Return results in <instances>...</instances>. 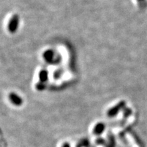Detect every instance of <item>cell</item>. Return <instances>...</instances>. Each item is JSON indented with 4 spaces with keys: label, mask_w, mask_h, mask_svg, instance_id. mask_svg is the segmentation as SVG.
<instances>
[{
    "label": "cell",
    "mask_w": 147,
    "mask_h": 147,
    "mask_svg": "<svg viewBox=\"0 0 147 147\" xmlns=\"http://www.w3.org/2000/svg\"><path fill=\"white\" fill-rule=\"evenodd\" d=\"M126 102L125 101H121L118 104H116L113 107L110 108L107 112V115L109 117H114L116 115H118V113L121 111V110H123L125 107Z\"/></svg>",
    "instance_id": "cell-1"
},
{
    "label": "cell",
    "mask_w": 147,
    "mask_h": 147,
    "mask_svg": "<svg viewBox=\"0 0 147 147\" xmlns=\"http://www.w3.org/2000/svg\"><path fill=\"white\" fill-rule=\"evenodd\" d=\"M18 25H19V16L18 14H14L9 21L8 25V31L13 34L17 30Z\"/></svg>",
    "instance_id": "cell-2"
},
{
    "label": "cell",
    "mask_w": 147,
    "mask_h": 147,
    "mask_svg": "<svg viewBox=\"0 0 147 147\" xmlns=\"http://www.w3.org/2000/svg\"><path fill=\"white\" fill-rule=\"evenodd\" d=\"M9 100L14 106H20L23 104V99L15 93H10L9 94Z\"/></svg>",
    "instance_id": "cell-3"
},
{
    "label": "cell",
    "mask_w": 147,
    "mask_h": 147,
    "mask_svg": "<svg viewBox=\"0 0 147 147\" xmlns=\"http://www.w3.org/2000/svg\"><path fill=\"white\" fill-rule=\"evenodd\" d=\"M106 129V125L104 123H98L93 128V134L95 135H101Z\"/></svg>",
    "instance_id": "cell-4"
},
{
    "label": "cell",
    "mask_w": 147,
    "mask_h": 147,
    "mask_svg": "<svg viewBox=\"0 0 147 147\" xmlns=\"http://www.w3.org/2000/svg\"><path fill=\"white\" fill-rule=\"evenodd\" d=\"M43 57L45 59L46 61L47 62L53 61H55L54 58L55 59V53L52 50H47L43 53Z\"/></svg>",
    "instance_id": "cell-5"
},
{
    "label": "cell",
    "mask_w": 147,
    "mask_h": 147,
    "mask_svg": "<svg viewBox=\"0 0 147 147\" xmlns=\"http://www.w3.org/2000/svg\"><path fill=\"white\" fill-rule=\"evenodd\" d=\"M49 78V73L47 69H42L39 73V80L40 82H45L47 81Z\"/></svg>",
    "instance_id": "cell-6"
},
{
    "label": "cell",
    "mask_w": 147,
    "mask_h": 147,
    "mask_svg": "<svg viewBox=\"0 0 147 147\" xmlns=\"http://www.w3.org/2000/svg\"><path fill=\"white\" fill-rule=\"evenodd\" d=\"M62 73H63V69H56V70L54 71V74H53V77H54V78L57 79L59 78V77H61Z\"/></svg>",
    "instance_id": "cell-7"
},
{
    "label": "cell",
    "mask_w": 147,
    "mask_h": 147,
    "mask_svg": "<svg viewBox=\"0 0 147 147\" xmlns=\"http://www.w3.org/2000/svg\"><path fill=\"white\" fill-rule=\"evenodd\" d=\"M36 89L39 91H42V90L45 89L46 87V84L45 82H38L37 84L36 85Z\"/></svg>",
    "instance_id": "cell-8"
},
{
    "label": "cell",
    "mask_w": 147,
    "mask_h": 147,
    "mask_svg": "<svg viewBox=\"0 0 147 147\" xmlns=\"http://www.w3.org/2000/svg\"><path fill=\"white\" fill-rule=\"evenodd\" d=\"M131 114V110L130 108H125L123 109V116L124 117H128Z\"/></svg>",
    "instance_id": "cell-9"
},
{
    "label": "cell",
    "mask_w": 147,
    "mask_h": 147,
    "mask_svg": "<svg viewBox=\"0 0 147 147\" xmlns=\"http://www.w3.org/2000/svg\"><path fill=\"white\" fill-rule=\"evenodd\" d=\"M62 147H71L70 144H69V143H64V144H63V146H62Z\"/></svg>",
    "instance_id": "cell-10"
},
{
    "label": "cell",
    "mask_w": 147,
    "mask_h": 147,
    "mask_svg": "<svg viewBox=\"0 0 147 147\" xmlns=\"http://www.w3.org/2000/svg\"><path fill=\"white\" fill-rule=\"evenodd\" d=\"M138 1L139 3H143V2H144L145 1V0H138Z\"/></svg>",
    "instance_id": "cell-11"
}]
</instances>
